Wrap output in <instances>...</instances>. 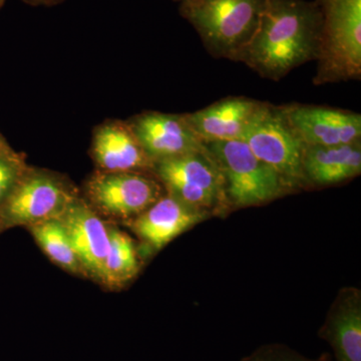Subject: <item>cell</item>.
I'll use <instances>...</instances> for the list:
<instances>
[{"instance_id":"7a4b0ae2","label":"cell","mask_w":361,"mask_h":361,"mask_svg":"<svg viewBox=\"0 0 361 361\" xmlns=\"http://www.w3.org/2000/svg\"><path fill=\"white\" fill-rule=\"evenodd\" d=\"M267 0H196L180 4L206 51L234 61L257 30Z\"/></svg>"},{"instance_id":"4fadbf2b","label":"cell","mask_w":361,"mask_h":361,"mask_svg":"<svg viewBox=\"0 0 361 361\" xmlns=\"http://www.w3.org/2000/svg\"><path fill=\"white\" fill-rule=\"evenodd\" d=\"M206 215L207 211L188 205L166 194L125 224L129 225L154 250H161L176 237L203 220Z\"/></svg>"},{"instance_id":"603a6c76","label":"cell","mask_w":361,"mask_h":361,"mask_svg":"<svg viewBox=\"0 0 361 361\" xmlns=\"http://www.w3.org/2000/svg\"><path fill=\"white\" fill-rule=\"evenodd\" d=\"M173 1L179 2L180 4H189V2L196 1V0H173Z\"/></svg>"},{"instance_id":"5bb4252c","label":"cell","mask_w":361,"mask_h":361,"mask_svg":"<svg viewBox=\"0 0 361 361\" xmlns=\"http://www.w3.org/2000/svg\"><path fill=\"white\" fill-rule=\"evenodd\" d=\"M261 102L243 97H227L207 108L184 114L202 142L241 140Z\"/></svg>"},{"instance_id":"6da1fadb","label":"cell","mask_w":361,"mask_h":361,"mask_svg":"<svg viewBox=\"0 0 361 361\" xmlns=\"http://www.w3.org/2000/svg\"><path fill=\"white\" fill-rule=\"evenodd\" d=\"M320 37L322 13L314 0H267L255 35L234 61L278 82L316 61Z\"/></svg>"},{"instance_id":"ba28073f","label":"cell","mask_w":361,"mask_h":361,"mask_svg":"<svg viewBox=\"0 0 361 361\" xmlns=\"http://www.w3.org/2000/svg\"><path fill=\"white\" fill-rule=\"evenodd\" d=\"M85 194L102 217L126 223L156 203L163 188L146 173L97 171L85 183Z\"/></svg>"},{"instance_id":"52a82bcc","label":"cell","mask_w":361,"mask_h":361,"mask_svg":"<svg viewBox=\"0 0 361 361\" xmlns=\"http://www.w3.org/2000/svg\"><path fill=\"white\" fill-rule=\"evenodd\" d=\"M152 173L167 194L188 205L208 211L227 204L224 178L206 147L202 151L155 161Z\"/></svg>"},{"instance_id":"7402d4cb","label":"cell","mask_w":361,"mask_h":361,"mask_svg":"<svg viewBox=\"0 0 361 361\" xmlns=\"http://www.w3.org/2000/svg\"><path fill=\"white\" fill-rule=\"evenodd\" d=\"M0 154H4V155H16V154H18V152L14 151V149L9 146L8 142H7L4 135L1 134H0Z\"/></svg>"},{"instance_id":"30bf717a","label":"cell","mask_w":361,"mask_h":361,"mask_svg":"<svg viewBox=\"0 0 361 361\" xmlns=\"http://www.w3.org/2000/svg\"><path fill=\"white\" fill-rule=\"evenodd\" d=\"M127 122L153 164L205 148L200 137L190 127L184 114L145 111Z\"/></svg>"},{"instance_id":"5b68a950","label":"cell","mask_w":361,"mask_h":361,"mask_svg":"<svg viewBox=\"0 0 361 361\" xmlns=\"http://www.w3.org/2000/svg\"><path fill=\"white\" fill-rule=\"evenodd\" d=\"M78 196L65 177L27 166L0 209V233L59 219Z\"/></svg>"},{"instance_id":"44dd1931","label":"cell","mask_w":361,"mask_h":361,"mask_svg":"<svg viewBox=\"0 0 361 361\" xmlns=\"http://www.w3.org/2000/svg\"><path fill=\"white\" fill-rule=\"evenodd\" d=\"M25 4L32 6H54L63 4L65 0H23Z\"/></svg>"},{"instance_id":"ffe728a7","label":"cell","mask_w":361,"mask_h":361,"mask_svg":"<svg viewBox=\"0 0 361 361\" xmlns=\"http://www.w3.org/2000/svg\"><path fill=\"white\" fill-rule=\"evenodd\" d=\"M240 361H331L329 355L310 360L284 344H266Z\"/></svg>"},{"instance_id":"3957f363","label":"cell","mask_w":361,"mask_h":361,"mask_svg":"<svg viewBox=\"0 0 361 361\" xmlns=\"http://www.w3.org/2000/svg\"><path fill=\"white\" fill-rule=\"evenodd\" d=\"M322 13V37L313 84L361 78V0H314Z\"/></svg>"},{"instance_id":"d6986e66","label":"cell","mask_w":361,"mask_h":361,"mask_svg":"<svg viewBox=\"0 0 361 361\" xmlns=\"http://www.w3.org/2000/svg\"><path fill=\"white\" fill-rule=\"evenodd\" d=\"M26 168L27 165L20 154L18 153L16 155L0 154V209L4 206L7 197L13 191L16 182Z\"/></svg>"},{"instance_id":"9c48e42d","label":"cell","mask_w":361,"mask_h":361,"mask_svg":"<svg viewBox=\"0 0 361 361\" xmlns=\"http://www.w3.org/2000/svg\"><path fill=\"white\" fill-rule=\"evenodd\" d=\"M285 116L305 146L334 147L361 142V115L355 111L290 104Z\"/></svg>"},{"instance_id":"ac0fdd59","label":"cell","mask_w":361,"mask_h":361,"mask_svg":"<svg viewBox=\"0 0 361 361\" xmlns=\"http://www.w3.org/2000/svg\"><path fill=\"white\" fill-rule=\"evenodd\" d=\"M27 229L51 262L71 274L87 277L61 220L44 221Z\"/></svg>"},{"instance_id":"e0dca14e","label":"cell","mask_w":361,"mask_h":361,"mask_svg":"<svg viewBox=\"0 0 361 361\" xmlns=\"http://www.w3.org/2000/svg\"><path fill=\"white\" fill-rule=\"evenodd\" d=\"M140 263L134 241L127 233L110 226V247L104 261L99 283L122 288L139 272Z\"/></svg>"},{"instance_id":"2e32d148","label":"cell","mask_w":361,"mask_h":361,"mask_svg":"<svg viewBox=\"0 0 361 361\" xmlns=\"http://www.w3.org/2000/svg\"><path fill=\"white\" fill-rule=\"evenodd\" d=\"M302 170L306 184L330 186L361 172V142L341 146L304 147Z\"/></svg>"},{"instance_id":"9a60e30c","label":"cell","mask_w":361,"mask_h":361,"mask_svg":"<svg viewBox=\"0 0 361 361\" xmlns=\"http://www.w3.org/2000/svg\"><path fill=\"white\" fill-rule=\"evenodd\" d=\"M319 336L334 350L336 361H361V295L356 288L341 291Z\"/></svg>"},{"instance_id":"8992f818","label":"cell","mask_w":361,"mask_h":361,"mask_svg":"<svg viewBox=\"0 0 361 361\" xmlns=\"http://www.w3.org/2000/svg\"><path fill=\"white\" fill-rule=\"evenodd\" d=\"M241 141L256 158L274 169L292 187L306 184L302 170L305 145L287 120L282 106L261 102Z\"/></svg>"},{"instance_id":"7c38bea8","label":"cell","mask_w":361,"mask_h":361,"mask_svg":"<svg viewBox=\"0 0 361 361\" xmlns=\"http://www.w3.org/2000/svg\"><path fill=\"white\" fill-rule=\"evenodd\" d=\"M92 157L102 172L149 173L153 169L128 122L106 121L94 130Z\"/></svg>"},{"instance_id":"cb8c5ba5","label":"cell","mask_w":361,"mask_h":361,"mask_svg":"<svg viewBox=\"0 0 361 361\" xmlns=\"http://www.w3.org/2000/svg\"><path fill=\"white\" fill-rule=\"evenodd\" d=\"M6 0H0V8L4 6V4H6Z\"/></svg>"},{"instance_id":"8fae6325","label":"cell","mask_w":361,"mask_h":361,"mask_svg":"<svg viewBox=\"0 0 361 361\" xmlns=\"http://www.w3.org/2000/svg\"><path fill=\"white\" fill-rule=\"evenodd\" d=\"M59 219L65 226L87 277L99 282L110 247V226L80 196Z\"/></svg>"},{"instance_id":"277c9868","label":"cell","mask_w":361,"mask_h":361,"mask_svg":"<svg viewBox=\"0 0 361 361\" xmlns=\"http://www.w3.org/2000/svg\"><path fill=\"white\" fill-rule=\"evenodd\" d=\"M224 178L227 204L243 208L275 200L293 187L241 141L204 142Z\"/></svg>"}]
</instances>
